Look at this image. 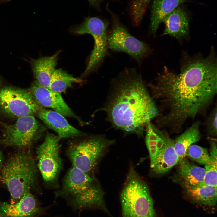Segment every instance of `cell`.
I'll return each instance as SVG.
<instances>
[{
  "mask_svg": "<svg viewBox=\"0 0 217 217\" xmlns=\"http://www.w3.org/2000/svg\"><path fill=\"white\" fill-rule=\"evenodd\" d=\"M217 68L212 52L188 58L178 74L164 68L149 84L159 111L155 126L178 133L188 120L205 114L217 95Z\"/></svg>",
  "mask_w": 217,
  "mask_h": 217,
  "instance_id": "6da1fadb",
  "label": "cell"
},
{
  "mask_svg": "<svg viewBox=\"0 0 217 217\" xmlns=\"http://www.w3.org/2000/svg\"><path fill=\"white\" fill-rule=\"evenodd\" d=\"M105 110L113 126L143 135L147 124L158 115L156 105L135 68H126L111 83Z\"/></svg>",
  "mask_w": 217,
  "mask_h": 217,
  "instance_id": "7a4b0ae2",
  "label": "cell"
},
{
  "mask_svg": "<svg viewBox=\"0 0 217 217\" xmlns=\"http://www.w3.org/2000/svg\"><path fill=\"white\" fill-rule=\"evenodd\" d=\"M55 197L63 198L74 210H100L111 216L105 203L104 193L93 176L72 166L66 175Z\"/></svg>",
  "mask_w": 217,
  "mask_h": 217,
  "instance_id": "3957f363",
  "label": "cell"
},
{
  "mask_svg": "<svg viewBox=\"0 0 217 217\" xmlns=\"http://www.w3.org/2000/svg\"><path fill=\"white\" fill-rule=\"evenodd\" d=\"M37 165L31 154L21 151L11 156L4 165L1 178L10 193L13 203L18 201L36 183Z\"/></svg>",
  "mask_w": 217,
  "mask_h": 217,
  "instance_id": "277c9868",
  "label": "cell"
},
{
  "mask_svg": "<svg viewBox=\"0 0 217 217\" xmlns=\"http://www.w3.org/2000/svg\"><path fill=\"white\" fill-rule=\"evenodd\" d=\"M120 199L122 217H156L149 187L140 176L127 177Z\"/></svg>",
  "mask_w": 217,
  "mask_h": 217,
  "instance_id": "5b68a950",
  "label": "cell"
},
{
  "mask_svg": "<svg viewBox=\"0 0 217 217\" xmlns=\"http://www.w3.org/2000/svg\"><path fill=\"white\" fill-rule=\"evenodd\" d=\"M114 143L103 135L93 136L70 144L67 154L73 166L92 175L99 160Z\"/></svg>",
  "mask_w": 217,
  "mask_h": 217,
  "instance_id": "8992f818",
  "label": "cell"
},
{
  "mask_svg": "<svg viewBox=\"0 0 217 217\" xmlns=\"http://www.w3.org/2000/svg\"><path fill=\"white\" fill-rule=\"evenodd\" d=\"M108 24L96 17H88L73 29L75 34H89L93 38L94 47L83 73L86 76L99 66L108 54L107 30Z\"/></svg>",
  "mask_w": 217,
  "mask_h": 217,
  "instance_id": "52a82bcc",
  "label": "cell"
},
{
  "mask_svg": "<svg viewBox=\"0 0 217 217\" xmlns=\"http://www.w3.org/2000/svg\"><path fill=\"white\" fill-rule=\"evenodd\" d=\"M60 138L47 133L43 143L36 148L37 167L45 182L50 185H55L62 168L59 154Z\"/></svg>",
  "mask_w": 217,
  "mask_h": 217,
  "instance_id": "ba28073f",
  "label": "cell"
},
{
  "mask_svg": "<svg viewBox=\"0 0 217 217\" xmlns=\"http://www.w3.org/2000/svg\"><path fill=\"white\" fill-rule=\"evenodd\" d=\"M1 125L2 137L0 142L7 146L29 148L40 135L39 124L33 115L18 118L11 124L2 123Z\"/></svg>",
  "mask_w": 217,
  "mask_h": 217,
  "instance_id": "9c48e42d",
  "label": "cell"
},
{
  "mask_svg": "<svg viewBox=\"0 0 217 217\" xmlns=\"http://www.w3.org/2000/svg\"><path fill=\"white\" fill-rule=\"evenodd\" d=\"M42 107L29 90L11 86L0 88V109L14 118L35 115Z\"/></svg>",
  "mask_w": 217,
  "mask_h": 217,
  "instance_id": "30bf717a",
  "label": "cell"
},
{
  "mask_svg": "<svg viewBox=\"0 0 217 217\" xmlns=\"http://www.w3.org/2000/svg\"><path fill=\"white\" fill-rule=\"evenodd\" d=\"M108 49L129 55L139 64L150 52L149 46L132 36L115 17H112V25L107 36Z\"/></svg>",
  "mask_w": 217,
  "mask_h": 217,
  "instance_id": "8fae6325",
  "label": "cell"
},
{
  "mask_svg": "<svg viewBox=\"0 0 217 217\" xmlns=\"http://www.w3.org/2000/svg\"><path fill=\"white\" fill-rule=\"evenodd\" d=\"M49 207H41L29 190L15 203L0 201V217H36L43 214Z\"/></svg>",
  "mask_w": 217,
  "mask_h": 217,
  "instance_id": "7c38bea8",
  "label": "cell"
},
{
  "mask_svg": "<svg viewBox=\"0 0 217 217\" xmlns=\"http://www.w3.org/2000/svg\"><path fill=\"white\" fill-rule=\"evenodd\" d=\"M29 90L42 108H52L64 116L74 118L81 122L65 102L60 93L42 86L36 80L33 83Z\"/></svg>",
  "mask_w": 217,
  "mask_h": 217,
  "instance_id": "4fadbf2b",
  "label": "cell"
},
{
  "mask_svg": "<svg viewBox=\"0 0 217 217\" xmlns=\"http://www.w3.org/2000/svg\"><path fill=\"white\" fill-rule=\"evenodd\" d=\"M35 115L47 127L55 131L60 138L84 135L82 132L71 125L64 116L56 111L42 108Z\"/></svg>",
  "mask_w": 217,
  "mask_h": 217,
  "instance_id": "5bb4252c",
  "label": "cell"
},
{
  "mask_svg": "<svg viewBox=\"0 0 217 217\" xmlns=\"http://www.w3.org/2000/svg\"><path fill=\"white\" fill-rule=\"evenodd\" d=\"M174 181L183 188L203 184L205 169L190 162L185 157L178 163Z\"/></svg>",
  "mask_w": 217,
  "mask_h": 217,
  "instance_id": "9a60e30c",
  "label": "cell"
},
{
  "mask_svg": "<svg viewBox=\"0 0 217 217\" xmlns=\"http://www.w3.org/2000/svg\"><path fill=\"white\" fill-rule=\"evenodd\" d=\"M165 142L156 156L153 167L155 174H163L168 172L179 162L178 156L174 147V141L164 130Z\"/></svg>",
  "mask_w": 217,
  "mask_h": 217,
  "instance_id": "2e32d148",
  "label": "cell"
},
{
  "mask_svg": "<svg viewBox=\"0 0 217 217\" xmlns=\"http://www.w3.org/2000/svg\"><path fill=\"white\" fill-rule=\"evenodd\" d=\"M59 52L52 56L34 59L31 58L30 63L36 80L40 85L48 88L51 76L55 70Z\"/></svg>",
  "mask_w": 217,
  "mask_h": 217,
  "instance_id": "e0dca14e",
  "label": "cell"
},
{
  "mask_svg": "<svg viewBox=\"0 0 217 217\" xmlns=\"http://www.w3.org/2000/svg\"><path fill=\"white\" fill-rule=\"evenodd\" d=\"M165 28L163 35H169L181 39L188 33L189 21L188 14L182 8L178 6L163 22Z\"/></svg>",
  "mask_w": 217,
  "mask_h": 217,
  "instance_id": "ac0fdd59",
  "label": "cell"
},
{
  "mask_svg": "<svg viewBox=\"0 0 217 217\" xmlns=\"http://www.w3.org/2000/svg\"><path fill=\"white\" fill-rule=\"evenodd\" d=\"M185 0H154L152 6L150 31L155 36L159 24Z\"/></svg>",
  "mask_w": 217,
  "mask_h": 217,
  "instance_id": "d6986e66",
  "label": "cell"
},
{
  "mask_svg": "<svg viewBox=\"0 0 217 217\" xmlns=\"http://www.w3.org/2000/svg\"><path fill=\"white\" fill-rule=\"evenodd\" d=\"M183 188L186 197L193 202L211 206L216 204V187L201 184Z\"/></svg>",
  "mask_w": 217,
  "mask_h": 217,
  "instance_id": "ffe728a7",
  "label": "cell"
},
{
  "mask_svg": "<svg viewBox=\"0 0 217 217\" xmlns=\"http://www.w3.org/2000/svg\"><path fill=\"white\" fill-rule=\"evenodd\" d=\"M200 124L199 121L194 122L174 140V147L178 156L179 162L185 157L188 148L200 140L201 137Z\"/></svg>",
  "mask_w": 217,
  "mask_h": 217,
  "instance_id": "44dd1931",
  "label": "cell"
},
{
  "mask_svg": "<svg viewBox=\"0 0 217 217\" xmlns=\"http://www.w3.org/2000/svg\"><path fill=\"white\" fill-rule=\"evenodd\" d=\"M145 130V143L149 151L150 167L152 168L154 166L158 153L165 143L164 130L157 128L149 122L146 125Z\"/></svg>",
  "mask_w": 217,
  "mask_h": 217,
  "instance_id": "7402d4cb",
  "label": "cell"
},
{
  "mask_svg": "<svg viewBox=\"0 0 217 217\" xmlns=\"http://www.w3.org/2000/svg\"><path fill=\"white\" fill-rule=\"evenodd\" d=\"M82 82L81 79L75 78L61 68L55 69L50 80L49 89L58 93L64 92L74 83Z\"/></svg>",
  "mask_w": 217,
  "mask_h": 217,
  "instance_id": "603a6c76",
  "label": "cell"
},
{
  "mask_svg": "<svg viewBox=\"0 0 217 217\" xmlns=\"http://www.w3.org/2000/svg\"><path fill=\"white\" fill-rule=\"evenodd\" d=\"M210 156L212 160L211 164L205 165V175L203 185L217 187V157L216 140H212L210 142Z\"/></svg>",
  "mask_w": 217,
  "mask_h": 217,
  "instance_id": "cb8c5ba5",
  "label": "cell"
},
{
  "mask_svg": "<svg viewBox=\"0 0 217 217\" xmlns=\"http://www.w3.org/2000/svg\"><path fill=\"white\" fill-rule=\"evenodd\" d=\"M201 164L209 165L212 160L207 149L198 145L192 144L187 149L186 156Z\"/></svg>",
  "mask_w": 217,
  "mask_h": 217,
  "instance_id": "d4e9b609",
  "label": "cell"
},
{
  "mask_svg": "<svg viewBox=\"0 0 217 217\" xmlns=\"http://www.w3.org/2000/svg\"><path fill=\"white\" fill-rule=\"evenodd\" d=\"M217 108L216 105L207 116L204 125L208 135L215 137L217 135Z\"/></svg>",
  "mask_w": 217,
  "mask_h": 217,
  "instance_id": "484cf974",
  "label": "cell"
},
{
  "mask_svg": "<svg viewBox=\"0 0 217 217\" xmlns=\"http://www.w3.org/2000/svg\"><path fill=\"white\" fill-rule=\"evenodd\" d=\"M103 0H89L90 4L92 5L98 7Z\"/></svg>",
  "mask_w": 217,
  "mask_h": 217,
  "instance_id": "4316f807",
  "label": "cell"
},
{
  "mask_svg": "<svg viewBox=\"0 0 217 217\" xmlns=\"http://www.w3.org/2000/svg\"><path fill=\"white\" fill-rule=\"evenodd\" d=\"M140 2L144 4H149L151 0H138Z\"/></svg>",
  "mask_w": 217,
  "mask_h": 217,
  "instance_id": "83f0119b",
  "label": "cell"
},
{
  "mask_svg": "<svg viewBox=\"0 0 217 217\" xmlns=\"http://www.w3.org/2000/svg\"><path fill=\"white\" fill-rule=\"evenodd\" d=\"M2 161V153L0 151V169L1 168Z\"/></svg>",
  "mask_w": 217,
  "mask_h": 217,
  "instance_id": "f1b7e54d",
  "label": "cell"
}]
</instances>
